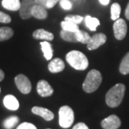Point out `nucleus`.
Masks as SVG:
<instances>
[{"label":"nucleus","instance_id":"nucleus-28","mask_svg":"<svg viewBox=\"0 0 129 129\" xmlns=\"http://www.w3.org/2000/svg\"><path fill=\"white\" fill-rule=\"evenodd\" d=\"M12 21L11 17L3 12L0 11V22L2 23H10Z\"/></svg>","mask_w":129,"mask_h":129},{"label":"nucleus","instance_id":"nucleus-32","mask_svg":"<svg viewBox=\"0 0 129 129\" xmlns=\"http://www.w3.org/2000/svg\"><path fill=\"white\" fill-rule=\"evenodd\" d=\"M47 0H35V5H40L45 8H47Z\"/></svg>","mask_w":129,"mask_h":129},{"label":"nucleus","instance_id":"nucleus-16","mask_svg":"<svg viewBox=\"0 0 129 129\" xmlns=\"http://www.w3.org/2000/svg\"><path fill=\"white\" fill-rule=\"evenodd\" d=\"M2 5L5 9L10 11L19 10L21 7V2L19 0H2Z\"/></svg>","mask_w":129,"mask_h":129},{"label":"nucleus","instance_id":"nucleus-31","mask_svg":"<svg viewBox=\"0 0 129 129\" xmlns=\"http://www.w3.org/2000/svg\"><path fill=\"white\" fill-rule=\"evenodd\" d=\"M73 129H89L88 125L84 123H78L74 125Z\"/></svg>","mask_w":129,"mask_h":129},{"label":"nucleus","instance_id":"nucleus-23","mask_svg":"<svg viewBox=\"0 0 129 129\" xmlns=\"http://www.w3.org/2000/svg\"><path fill=\"white\" fill-rule=\"evenodd\" d=\"M19 118L16 115L9 116L3 122V126L6 129H12L18 123Z\"/></svg>","mask_w":129,"mask_h":129},{"label":"nucleus","instance_id":"nucleus-9","mask_svg":"<svg viewBox=\"0 0 129 129\" xmlns=\"http://www.w3.org/2000/svg\"><path fill=\"white\" fill-rule=\"evenodd\" d=\"M120 125V118L115 115H109L101 121V126L103 129H118Z\"/></svg>","mask_w":129,"mask_h":129},{"label":"nucleus","instance_id":"nucleus-33","mask_svg":"<svg viewBox=\"0 0 129 129\" xmlns=\"http://www.w3.org/2000/svg\"><path fill=\"white\" fill-rule=\"evenodd\" d=\"M125 16L126 19H128L129 20V2L127 7H126V9H125Z\"/></svg>","mask_w":129,"mask_h":129},{"label":"nucleus","instance_id":"nucleus-14","mask_svg":"<svg viewBox=\"0 0 129 129\" xmlns=\"http://www.w3.org/2000/svg\"><path fill=\"white\" fill-rule=\"evenodd\" d=\"M32 36L36 40H43L46 41H52L54 39V35L44 29H37L33 32Z\"/></svg>","mask_w":129,"mask_h":129},{"label":"nucleus","instance_id":"nucleus-4","mask_svg":"<svg viewBox=\"0 0 129 129\" xmlns=\"http://www.w3.org/2000/svg\"><path fill=\"white\" fill-rule=\"evenodd\" d=\"M75 120L73 109L68 106H62L59 110V124L63 128H70Z\"/></svg>","mask_w":129,"mask_h":129},{"label":"nucleus","instance_id":"nucleus-3","mask_svg":"<svg viewBox=\"0 0 129 129\" xmlns=\"http://www.w3.org/2000/svg\"><path fill=\"white\" fill-rule=\"evenodd\" d=\"M102 75L97 70H91L88 72L83 83V89L85 92L91 93L98 90L102 83Z\"/></svg>","mask_w":129,"mask_h":129},{"label":"nucleus","instance_id":"nucleus-7","mask_svg":"<svg viewBox=\"0 0 129 129\" xmlns=\"http://www.w3.org/2000/svg\"><path fill=\"white\" fill-rule=\"evenodd\" d=\"M107 40V37L103 33H97L91 37L90 41L87 44V47L89 50H94L104 45Z\"/></svg>","mask_w":129,"mask_h":129},{"label":"nucleus","instance_id":"nucleus-15","mask_svg":"<svg viewBox=\"0 0 129 129\" xmlns=\"http://www.w3.org/2000/svg\"><path fill=\"white\" fill-rule=\"evenodd\" d=\"M32 17L39 19H45L47 17V12L46 8L42 7L40 5H35L32 9Z\"/></svg>","mask_w":129,"mask_h":129},{"label":"nucleus","instance_id":"nucleus-20","mask_svg":"<svg viewBox=\"0 0 129 129\" xmlns=\"http://www.w3.org/2000/svg\"><path fill=\"white\" fill-rule=\"evenodd\" d=\"M14 35V31L8 27H0V42L5 41L12 38Z\"/></svg>","mask_w":129,"mask_h":129},{"label":"nucleus","instance_id":"nucleus-29","mask_svg":"<svg viewBox=\"0 0 129 129\" xmlns=\"http://www.w3.org/2000/svg\"><path fill=\"white\" fill-rule=\"evenodd\" d=\"M17 129H37L36 126L31 123L24 122L19 125Z\"/></svg>","mask_w":129,"mask_h":129},{"label":"nucleus","instance_id":"nucleus-34","mask_svg":"<svg viewBox=\"0 0 129 129\" xmlns=\"http://www.w3.org/2000/svg\"><path fill=\"white\" fill-rule=\"evenodd\" d=\"M99 2H100V3L103 5H108L109 4V2H110V0H99Z\"/></svg>","mask_w":129,"mask_h":129},{"label":"nucleus","instance_id":"nucleus-17","mask_svg":"<svg viewBox=\"0 0 129 129\" xmlns=\"http://www.w3.org/2000/svg\"><path fill=\"white\" fill-rule=\"evenodd\" d=\"M41 50L43 52L44 57L47 60H50L53 56V50L52 47V45L49 42H40Z\"/></svg>","mask_w":129,"mask_h":129},{"label":"nucleus","instance_id":"nucleus-13","mask_svg":"<svg viewBox=\"0 0 129 129\" xmlns=\"http://www.w3.org/2000/svg\"><path fill=\"white\" fill-rule=\"evenodd\" d=\"M3 103L5 107L10 111H17L19 107L18 100L12 95H7L4 98Z\"/></svg>","mask_w":129,"mask_h":129},{"label":"nucleus","instance_id":"nucleus-18","mask_svg":"<svg viewBox=\"0 0 129 129\" xmlns=\"http://www.w3.org/2000/svg\"><path fill=\"white\" fill-rule=\"evenodd\" d=\"M84 19L85 26L91 31H95L97 27L100 25V21L96 17H92L90 15H87Z\"/></svg>","mask_w":129,"mask_h":129},{"label":"nucleus","instance_id":"nucleus-8","mask_svg":"<svg viewBox=\"0 0 129 129\" xmlns=\"http://www.w3.org/2000/svg\"><path fill=\"white\" fill-rule=\"evenodd\" d=\"M35 5V0H22L19 9V15L23 19H27L32 17V9Z\"/></svg>","mask_w":129,"mask_h":129},{"label":"nucleus","instance_id":"nucleus-25","mask_svg":"<svg viewBox=\"0 0 129 129\" xmlns=\"http://www.w3.org/2000/svg\"><path fill=\"white\" fill-rule=\"evenodd\" d=\"M61 27L63 30H66V31H69V32H75L77 30H78L79 27L78 25L76 24H74L73 22H70L69 21H66L64 20L62 21L61 23Z\"/></svg>","mask_w":129,"mask_h":129},{"label":"nucleus","instance_id":"nucleus-11","mask_svg":"<svg viewBox=\"0 0 129 129\" xmlns=\"http://www.w3.org/2000/svg\"><path fill=\"white\" fill-rule=\"evenodd\" d=\"M32 112L35 115L41 116L47 121H50L53 120L55 115L54 113L50 110L47 109L45 108L39 107V106H35L32 108Z\"/></svg>","mask_w":129,"mask_h":129},{"label":"nucleus","instance_id":"nucleus-2","mask_svg":"<svg viewBox=\"0 0 129 129\" xmlns=\"http://www.w3.org/2000/svg\"><path fill=\"white\" fill-rule=\"evenodd\" d=\"M66 61L74 69L85 70L89 64L88 58L85 54L78 50H72L66 55Z\"/></svg>","mask_w":129,"mask_h":129},{"label":"nucleus","instance_id":"nucleus-30","mask_svg":"<svg viewBox=\"0 0 129 129\" xmlns=\"http://www.w3.org/2000/svg\"><path fill=\"white\" fill-rule=\"evenodd\" d=\"M60 2V0H47V8L51 9L55 7V5Z\"/></svg>","mask_w":129,"mask_h":129},{"label":"nucleus","instance_id":"nucleus-12","mask_svg":"<svg viewBox=\"0 0 129 129\" xmlns=\"http://www.w3.org/2000/svg\"><path fill=\"white\" fill-rule=\"evenodd\" d=\"M64 69V63L60 58H55L48 64V70L52 73H57L62 72Z\"/></svg>","mask_w":129,"mask_h":129},{"label":"nucleus","instance_id":"nucleus-35","mask_svg":"<svg viewBox=\"0 0 129 129\" xmlns=\"http://www.w3.org/2000/svg\"><path fill=\"white\" fill-rule=\"evenodd\" d=\"M4 78H5V73L2 70L0 69V82L3 80Z\"/></svg>","mask_w":129,"mask_h":129},{"label":"nucleus","instance_id":"nucleus-22","mask_svg":"<svg viewBox=\"0 0 129 129\" xmlns=\"http://www.w3.org/2000/svg\"><path fill=\"white\" fill-rule=\"evenodd\" d=\"M60 37L61 38L67 42H78L77 39H76V35L75 32H69L66 30H61L60 31Z\"/></svg>","mask_w":129,"mask_h":129},{"label":"nucleus","instance_id":"nucleus-10","mask_svg":"<svg viewBox=\"0 0 129 129\" xmlns=\"http://www.w3.org/2000/svg\"><path fill=\"white\" fill-rule=\"evenodd\" d=\"M37 91L40 96L45 98L51 96L53 94L54 90L47 81L41 80L37 83Z\"/></svg>","mask_w":129,"mask_h":129},{"label":"nucleus","instance_id":"nucleus-26","mask_svg":"<svg viewBox=\"0 0 129 129\" xmlns=\"http://www.w3.org/2000/svg\"><path fill=\"white\" fill-rule=\"evenodd\" d=\"M83 19H84V17L80 15H68L64 17V20L69 21L70 22H73L76 24L81 23Z\"/></svg>","mask_w":129,"mask_h":129},{"label":"nucleus","instance_id":"nucleus-27","mask_svg":"<svg viewBox=\"0 0 129 129\" xmlns=\"http://www.w3.org/2000/svg\"><path fill=\"white\" fill-rule=\"evenodd\" d=\"M60 5L64 10H70L73 8V4L70 0H60Z\"/></svg>","mask_w":129,"mask_h":129},{"label":"nucleus","instance_id":"nucleus-36","mask_svg":"<svg viewBox=\"0 0 129 129\" xmlns=\"http://www.w3.org/2000/svg\"><path fill=\"white\" fill-rule=\"evenodd\" d=\"M0 92H1V88H0Z\"/></svg>","mask_w":129,"mask_h":129},{"label":"nucleus","instance_id":"nucleus-19","mask_svg":"<svg viewBox=\"0 0 129 129\" xmlns=\"http://www.w3.org/2000/svg\"><path fill=\"white\" fill-rule=\"evenodd\" d=\"M76 39L78 42H81L83 44H88V42L91 40V36L88 34V32L78 29L75 32Z\"/></svg>","mask_w":129,"mask_h":129},{"label":"nucleus","instance_id":"nucleus-24","mask_svg":"<svg viewBox=\"0 0 129 129\" xmlns=\"http://www.w3.org/2000/svg\"><path fill=\"white\" fill-rule=\"evenodd\" d=\"M121 12V7L118 3H113L111 7V18L112 20L115 21L120 17Z\"/></svg>","mask_w":129,"mask_h":129},{"label":"nucleus","instance_id":"nucleus-5","mask_svg":"<svg viewBox=\"0 0 129 129\" xmlns=\"http://www.w3.org/2000/svg\"><path fill=\"white\" fill-rule=\"evenodd\" d=\"M14 82L19 89V90L23 94H28L31 92L32 84L26 75L23 74H19L14 78Z\"/></svg>","mask_w":129,"mask_h":129},{"label":"nucleus","instance_id":"nucleus-21","mask_svg":"<svg viewBox=\"0 0 129 129\" xmlns=\"http://www.w3.org/2000/svg\"><path fill=\"white\" fill-rule=\"evenodd\" d=\"M119 71L123 75L129 73V52L123 57L119 67Z\"/></svg>","mask_w":129,"mask_h":129},{"label":"nucleus","instance_id":"nucleus-1","mask_svg":"<svg viewBox=\"0 0 129 129\" xmlns=\"http://www.w3.org/2000/svg\"><path fill=\"white\" fill-rule=\"evenodd\" d=\"M125 86L123 83H118L108 91L106 95V104L111 108H116L123 99Z\"/></svg>","mask_w":129,"mask_h":129},{"label":"nucleus","instance_id":"nucleus-37","mask_svg":"<svg viewBox=\"0 0 129 129\" xmlns=\"http://www.w3.org/2000/svg\"><path fill=\"white\" fill-rule=\"evenodd\" d=\"M73 1H76V0H73Z\"/></svg>","mask_w":129,"mask_h":129},{"label":"nucleus","instance_id":"nucleus-6","mask_svg":"<svg viewBox=\"0 0 129 129\" xmlns=\"http://www.w3.org/2000/svg\"><path fill=\"white\" fill-rule=\"evenodd\" d=\"M113 27L114 36L117 40H121L124 39V37L127 34V24L124 19L118 18L117 20H115Z\"/></svg>","mask_w":129,"mask_h":129}]
</instances>
